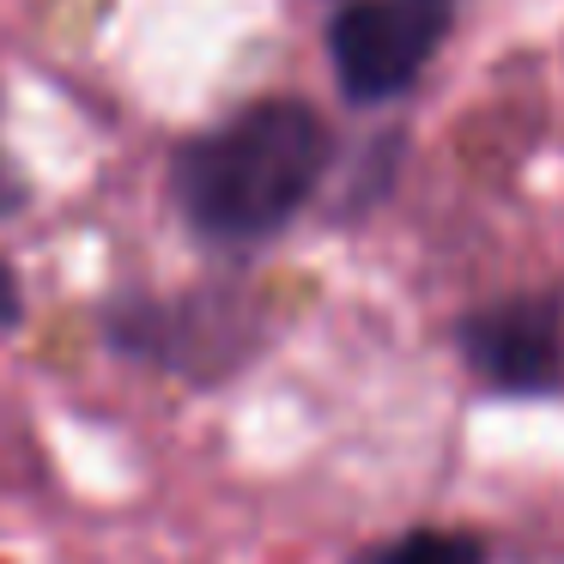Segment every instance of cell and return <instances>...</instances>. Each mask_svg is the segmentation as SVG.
I'll return each mask as SVG.
<instances>
[{"instance_id": "cell-2", "label": "cell", "mask_w": 564, "mask_h": 564, "mask_svg": "<svg viewBox=\"0 0 564 564\" xmlns=\"http://www.w3.org/2000/svg\"><path fill=\"white\" fill-rule=\"evenodd\" d=\"M104 340L122 358L159 365L171 377L219 382L237 365H249L261 328L256 304L225 285H200L183 297H116L104 304Z\"/></svg>"}, {"instance_id": "cell-4", "label": "cell", "mask_w": 564, "mask_h": 564, "mask_svg": "<svg viewBox=\"0 0 564 564\" xmlns=\"http://www.w3.org/2000/svg\"><path fill=\"white\" fill-rule=\"evenodd\" d=\"M467 370L498 394H558L564 389V297L510 292L455 322Z\"/></svg>"}, {"instance_id": "cell-7", "label": "cell", "mask_w": 564, "mask_h": 564, "mask_svg": "<svg viewBox=\"0 0 564 564\" xmlns=\"http://www.w3.org/2000/svg\"><path fill=\"white\" fill-rule=\"evenodd\" d=\"M19 322H25V285H19V273L0 261V334L19 328Z\"/></svg>"}, {"instance_id": "cell-3", "label": "cell", "mask_w": 564, "mask_h": 564, "mask_svg": "<svg viewBox=\"0 0 564 564\" xmlns=\"http://www.w3.org/2000/svg\"><path fill=\"white\" fill-rule=\"evenodd\" d=\"M455 25V0H346L328 19V67L352 110L394 104L425 79Z\"/></svg>"}, {"instance_id": "cell-5", "label": "cell", "mask_w": 564, "mask_h": 564, "mask_svg": "<svg viewBox=\"0 0 564 564\" xmlns=\"http://www.w3.org/2000/svg\"><path fill=\"white\" fill-rule=\"evenodd\" d=\"M352 564H486V540L462 528H413L382 546H365Z\"/></svg>"}, {"instance_id": "cell-1", "label": "cell", "mask_w": 564, "mask_h": 564, "mask_svg": "<svg viewBox=\"0 0 564 564\" xmlns=\"http://www.w3.org/2000/svg\"><path fill=\"white\" fill-rule=\"evenodd\" d=\"M328 171L334 128L304 98H256L176 147L171 200L200 243L256 249L316 200Z\"/></svg>"}, {"instance_id": "cell-6", "label": "cell", "mask_w": 564, "mask_h": 564, "mask_svg": "<svg viewBox=\"0 0 564 564\" xmlns=\"http://www.w3.org/2000/svg\"><path fill=\"white\" fill-rule=\"evenodd\" d=\"M25 200H31V183L13 171V152L0 147V219H13V213H25Z\"/></svg>"}]
</instances>
